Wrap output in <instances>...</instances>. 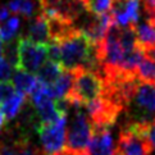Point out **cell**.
<instances>
[{"mask_svg": "<svg viewBox=\"0 0 155 155\" xmlns=\"http://www.w3.org/2000/svg\"><path fill=\"white\" fill-rule=\"evenodd\" d=\"M72 85H73V74H72V72L63 69L59 78L54 82L53 86H50L53 99L55 101L64 100L69 95V92L72 90Z\"/></svg>", "mask_w": 155, "mask_h": 155, "instance_id": "14", "label": "cell"}, {"mask_svg": "<svg viewBox=\"0 0 155 155\" xmlns=\"http://www.w3.org/2000/svg\"><path fill=\"white\" fill-rule=\"evenodd\" d=\"M135 34L137 40V46L142 51L155 49V23L147 19L135 27Z\"/></svg>", "mask_w": 155, "mask_h": 155, "instance_id": "12", "label": "cell"}, {"mask_svg": "<svg viewBox=\"0 0 155 155\" xmlns=\"http://www.w3.org/2000/svg\"><path fill=\"white\" fill-rule=\"evenodd\" d=\"M12 76V64L8 62L5 57H2L0 58V82H8Z\"/></svg>", "mask_w": 155, "mask_h": 155, "instance_id": "20", "label": "cell"}, {"mask_svg": "<svg viewBox=\"0 0 155 155\" xmlns=\"http://www.w3.org/2000/svg\"><path fill=\"white\" fill-rule=\"evenodd\" d=\"M9 9L8 7H4V5H0V25H3L4 22H7L10 17H9Z\"/></svg>", "mask_w": 155, "mask_h": 155, "instance_id": "23", "label": "cell"}, {"mask_svg": "<svg viewBox=\"0 0 155 155\" xmlns=\"http://www.w3.org/2000/svg\"><path fill=\"white\" fill-rule=\"evenodd\" d=\"M4 53H5V42L0 37V58L4 57Z\"/></svg>", "mask_w": 155, "mask_h": 155, "instance_id": "25", "label": "cell"}, {"mask_svg": "<svg viewBox=\"0 0 155 155\" xmlns=\"http://www.w3.org/2000/svg\"><path fill=\"white\" fill-rule=\"evenodd\" d=\"M5 117H4V114L2 113V110H0V131L3 130V127H4V124H5Z\"/></svg>", "mask_w": 155, "mask_h": 155, "instance_id": "26", "label": "cell"}, {"mask_svg": "<svg viewBox=\"0 0 155 155\" xmlns=\"http://www.w3.org/2000/svg\"><path fill=\"white\" fill-rule=\"evenodd\" d=\"M60 51V65L64 71L91 69L99 72L96 46L81 30L74 27L64 37L55 41Z\"/></svg>", "mask_w": 155, "mask_h": 155, "instance_id": "1", "label": "cell"}, {"mask_svg": "<svg viewBox=\"0 0 155 155\" xmlns=\"http://www.w3.org/2000/svg\"><path fill=\"white\" fill-rule=\"evenodd\" d=\"M62 72H63V68L59 63L51 62V60H46L45 64L37 71L36 77L40 84L45 85V86H53L54 82L62 74Z\"/></svg>", "mask_w": 155, "mask_h": 155, "instance_id": "15", "label": "cell"}, {"mask_svg": "<svg viewBox=\"0 0 155 155\" xmlns=\"http://www.w3.org/2000/svg\"><path fill=\"white\" fill-rule=\"evenodd\" d=\"M21 27V19L17 15H12L7 22L0 25V37L4 42H9L13 40V37L17 35Z\"/></svg>", "mask_w": 155, "mask_h": 155, "instance_id": "19", "label": "cell"}, {"mask_svg": "<svg viewBox=\"0 0 155 155\" xmlns=\"http://www.w3.org/2000/svg\"><path fill=\"white\" fill-rule=\"evenodd\" d=\"M14 92H15L14 87H13L10 81L0 82V107H2V105L4 104V101L7 100V99H9Z\"/></svg>", "mask_w": 155, "mask_h": 155, "instance_id": "21", "label": "cell"}, {"mask_svg": "<svg viewBox=\"0 0 155 155\" xmlns=\"http://www.w3.org/2000/svg\"><path fill=\"white\" fill-rule=\"evenodd\" d=\"M86 155H117L112 128L92 127V136Z\"/></svg>", "mask_w": 155, "mask_h": 155, "instance_id": "10", "label": "cell"}, {"mask_svg": "<svg viewBox=\"0 0 155 155\" xmlns=\"http://www.w3.org/2000/svg\"><path fill=\"white\" fill-rule=\"evenodd\" d=\"M147 137H149V141H150L153 149H155V122L149 126L147 128Z\"/></svg>", "mask_w": 155, "mask_h": 155, "instance_id": "22", "label": "cell"}, {"mask_svg": "<svg viewBox=\"0 0 155 155\" xmlns=\"http://www.w3.org/2000/svg\"><path fill=\"white\" fill-rule=\"evenodd\" d=\"M113 4L114 0H84L86 12L92 15L109 14L113 9Z\"/></svg>", "mask_w": 155, "mask_h": 155, "instance_id": "17", "label": "cell"}, {"mask_svg": "<svg viewBox=\"0 0 155 155\" xmlns=\"http://www.w3.org/2000/svg\"><path fill=\"white\" fill-rule=\"evenodd\" d=\"M73 85L65 100L71 104L86 107L87 104L99 99L105 88L104 78L100 72L91 69H78L72 72Z\"/></svg>", "mask_w": 155, "mask_h": 155, "instance_id": "4", "label": "cell"}, {"mask_svg": "<svg viewBox=\"0 0 155 155\" xmlns=\"http://www.w3.org/2000/svg\"><path fill=\"white\" fill-rule=\"evenodd\" d=\"M48 45L31 41L27 37H19L15 44V65L14 69L37 73L48 59Z\"/></svg>", "mask_w": 155, "mask_h": 155, "instance_id": "7", "label": "cell"}, {"mask_svg": "<svg viewBox=\"0 0 155 155\" xmlns=\"http://www.w3.org/2000/svg\"><path fill=\"white\" fill-rule=\"evenodd\" d=\"M126 123L150 126L155 122V85L137 80L126 104Z\"/></svg>", "mask_w": 155, "mask_h": 155, "instance_id": "2", "label": "cell"}, {"mask_svg": "<svg viewBox=\"0 0 155 155\" xmlns=\"http://www.w3.org/2000/svg\"><path fill=\"white\" fill-rule=\"evenodd\" d=\"M25 103H26V96L19 92H14L9 99L4 101V104L0 107V110H2V113L4 114L7 120L14 119L22 110V108H23Z\"/></svg>", "mask_w": 155, "mask_h": 155, "instance_id": "16", "label": "cell"}, {"mask_svg": "<svg viewBox=\"0 0 155 155\" xmlns=\"http://www.w3.org/2000/svg\"><path fill=\"white\" fill-rule=\"evenodd\" d=\"M147 124L124 123L119 132L117 155H151L154 149L147 137Z\"/></svg>", "mask_w": 155, "mask_h": 155, "instance_id": "5", "label": "cell"}, {"mask_svg": "<svg viewBox=\"0 0 155 155\" xmlns=\"http://www.w3.org/2000/svg\"><path fill=\"white\" fill-rule=\"evenodd\" d=\"M12 85L14 87L15 92H19L22 95H31L36 86L38 85L37 77L34 73H28L26 71H21V69H15L14 73L12 76Z\"/></svg>", "mask_w": 155, "mask_h": 155, "instance_id": "13", "label": "cell"}, {"mask_svg": "<svg viewBox=\"0 0 155 155\" xmlns=\"http://www.w3.org/2000/svg\"><path fill=\"white\" fill-rule=\"evenodd\" d=\"M143 0H114L110 14L115 26L122 28H135L138 25Z\"/></svg>", "mask_w": 155, "mask_h": 155, "instance_id": "8", "label": "cell"}, {"mask_svg": "<svg viewBox=\"0 0 155 155\" xmlns=\"http://www.w3.org/2000/svg\"><path fill=\"white\" fill-rule=\"evenodd\" d=\"M67 107V114H71L72 117L67 127V150L65 153L68 155H86L92 136V124L87 117L85 107L71 104L68 101Z\"/></svg>", "mask_w": 155, "mask_h": 155, "instance_id": "3", "label": "cell"}, {"mask_svg": "<svg viewBox=\"0 0 155 155\" xmlns=\"http://www.w3.org/2000/svg\"><path fill=\"white\" fill-rule=\"evenodd\" d=\"M8 9L10 13L19 14L25 18H31L35 12V3L34 0H10Z\"/></svg>", "mask_w": 155, "mask_h": 155, "instance_id": "18", "label": "cell"}, {"mask_svg": "<svg viewBox=\"0 0 155 155\" xmlns=\"http://www.w3.org/2000/svg\"><path fill=\"white\" fill-rule=\"evenodd\" d=\"M0 155H42V153L32 145L26 134L18 132L0 140Z\"/></svg>", "mask_w": 155, "mask_h": 155, "instance_id": "9", "label": "cell"}, {"mask_svg": "<svg viewBox=\"0 0 155 155\" xmlns=\"http://www.w3.org/2000/svg\"><path fill=\"white\" fill-rule=\"evenodd\" d=\"M143 54H145L146 58H149V59L153 60V62L155 63V49H150V50L143 51Z\"/></svg>", "mask_w": 155, "mask_h": 155, "instance_id": "24", "label": "cell"}, {"mask_svg": "<svg viewBox=\"0 0 155 155\" xmlns=\"http://www.w3.org/2000/svg\"><path fill=\"white\" fill-rule=\"evenodd\" d=\"M27 38L36 44L41 45H50L51 36H50V28H49V22L48 18L42 13L37 14L36 17L31 21L28 26V35Z\"/></svg>", "mask_w": 155, "mask_h": 155, "instance_id": "11", "label": "cell"}, {"mask_svg": "<svg viewBox=\"0 0 155 155\" xmlns=\"http://www.w3.org/2000/svg\"><path fill=\"white\" fill-rule=\"evenodd\" d=\"M67 119L68 115L53 123H38L36 132L41 142L42 155H64L67 150Z\"/></svg>", "mask_w": 155, "mask_h": 155, "instance_id": "6", "label": "cell"}]
</instances>
